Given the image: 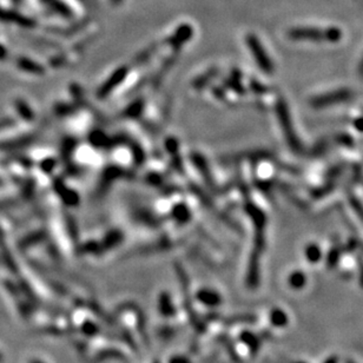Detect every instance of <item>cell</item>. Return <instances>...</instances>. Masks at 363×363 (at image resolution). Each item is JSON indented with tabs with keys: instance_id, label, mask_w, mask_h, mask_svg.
<instances>
[{
	"instance_id": "obj_13",
	"label": "cell",
	"mask_w": 363,
	"mask_h": 363,
	"mask_svg": "<svg viewBox=\"0 0 363 363\" xmlns=\"http://www.w3.org/2000/svg\"><path fill=\"white\" fill-rule=\"evenodd\" d=\"M358 73H359V76H361V77L363 78V59H362V61H361V64H359Z\"/></svg>"
},
{
	"instance_id": "obj_7",
	"label": "cell",
	"mask_w": 363,
	"mask_h": 363,
	"mask_svg": "<svg viewBox=\"0 0 363 363\" xmlns=\"http://www.w3.org/2000/svg\"><path fill=\"white\" fill-rule=\"evenodd\" d=\"M306 257L310 263H317L322 258V250L317 244H309L306 249Z\"/></svg>"
},
{
	"instance_id": "obj_4",
	"label": "cell",
	"mask_w": 363,
	"mask_h": 363,
	"mask_svg": "<svg viewBox=\"0 0 363 363\" xmlns=\"http://www.w3.org/2000/svg\"><path fill=\"white\" fill-rule=\"evenodd\" d=\"M251 47H252L253 53H255L256 59H257V61H258L259 66L262 67V70L268 72V73H269V72H271L273 71L271 61H270L268 56H266V54L264 53V51H263L262 47L259 46V44L256 42V40H252Z\"/></svg>"
},
{
	"instance_id": "obj_5",
	"label": "cell",
	"mask_w": 363,
	"mask_h": 363,
	"mask_svg": "<svg viewBox=\"0 0 363 363\" xmlns=\"http://www.w3.org/2000/svg\"><path fill=\"white\" fill-rule=\"evenodd\" d=\"M288 284H289V287L294 290L303 289L307 284L306 274H304L303 271H301V270L293 271L289 275V279H288Z\"/></svg>"
},
{
	"instance_id": "obj_8",
	"label": "cell",
	"mask_w": 363,
	"mask_h": 363,
	"mask_svg": "<svg viewBox=\"0 0 363 363\" xmlns=\"http://www.w3.org/2000/svg\"><path fill=\"white\" fill-rule=\"evenodd\" d=\"M341 253H342V251H341L340 248H334V249L330 250L329 253H328V257H327L328 268L333 269L337 265L338 261H340Z\"/></svg>"
},
{
	"instance_id": "obj_6",
	"label": "cell",
	"mask_w": 363,
	"mask_h": 363,
	"mask_svg": "<svg viewBox=\"0 0 363 363\" xmlns=\"http://www.w3.org/2000/svg\"><path fill=\"white\" fill-rule=\"evenodd\" d=\"M270 321H271V324L276 328H283L287 327L288 322H289V317L286 311L281 309H274L270 314Z\"/></svg>"
},
{
	"instance_id": "obj_10",
	"label": "cell",
	"mask_w": 363,
	"mask_h": 363,
	"mask_svg": "<svg viewBox=\"0 0 363 363\" xmlns=\"http://www.w3.org/2000/svg\"><path fill=\"white\" fill-rule=\"evenodd\" d=\"M358 270H359V286L363 288V259H358Z\"/></svg>"
},
{
	"instance_id": "obj_14",
	"label": "cell",
	"mask_w": 363,
	"mask_h": 363,
	"mask_svg": "<svg viewBox=\"0 0 363 363\" xmlns=\"http://www.w3.org/2000/svg\"><path fill=\"white\" fill-rule=\"evenodd\" d=\"M345 363H355V362H354V361H351V359H348V361L345 362Z\"/></svg>"
},
{
	"instance_id": "obj_9",
	"label": "cell",
	"mask_w": 363,
	"mask_h": 363,
	"mask_svg": "<svg viewBox=\"0 0 363 363\" xmlns=\"http://www.w3.org/2000/svg\"><path fill=\"white\" fill-rule=\"evenodd\" d=\"M349 202H350V204H351L352 209H354L355 214L357 215L358 217L361 218V221L363 222V204L357 200V198L354 197V196L350 197V201H349Z\"/></svg>"
},
{
	"instance_id": "obj_1",
	"label": "cell",
	"mask_w": 363,
	"mask_h": 363,
	"mask_svg": "<svg viewBox=\"0 0 363 363\" xmlns=\"http://www.w3.org/2000/svg\"><path fill=\"white\" fill-rule=\"evenodd\" d=\"M276 112H277V118H279L281 129L283 131V136L287 140V144L289 145V148L293 150L294 152L297 153V155H301V153L304 152L303 145L301 143V140L297 136L295 131V128H294L292 117H290L289 109H288L287 103L284 101H279L276 104Z\"/></svg>"
},
{
	"instance_id": "obj_2",
	"label": "cell",
	"mask_w": 363,
	"mask_h": 363,
	"mask_svg": "<svg viewBox=\"0 0 363 363\" xmlns=\"http://www.w3.org/2000/svg\"><path fill=\"white\" fill-rule=\"evenodd\" d=\"M290 38L295 40H311V42H338L341 32L338 30L329 29L320 31L317 29H295L289 32Z\"/></svg>"
},
{
	"instance_id": "obj_15",
	"label": "cell",
	"mask_w": 363,
	"mask_h": 363,
	"mask_svg": "<svg viewBox=\"0 0 363 363\" xmlns=\"http://www.w3.org/2000/svg\"><path fill=\"white\" fill-rule=\"evenodd\" d=\"M293 363H304V362H300V361H296V362H293Z\"/></svg>"
},
{
	"instance_id": "obj_12",
	"label": "cell",
	"mask_w": 363,
	"mask_h": 363,
	"mask_svg": "<svg viewBox=\"0 0 363 363\" xmlns=\"http://www.w3.org/2000/svg\"><path fill=\"white\" fill-rule=\"evenodd\" d=\"M323 363H338V359L336 356H331V357H328Z\"/></svg>"
},
{
	"instance_id": "obj_3",
	"label": "cell",
	"mask_w": 363,
	"mask_h": 363,
	"mask_svg": "<svg viewBox=\"0 0 363 363\" xmlns=\"http://www.w3.org/2000/svg\"><path fill=\"white\" fill-rule=\"evenodd\" d=\"M352 96H354V94H352V91L349 90V88H338V90L328 92V94L317 96V97L313 98L310 102V105L315 109L328 108V106L338 104V103L350 101Z\"/></svg>"
},
{
	"instance_id": "obj_11",
	"label": "cell",
	"mask_w": 363,
	"mask_h": 363,
	"mask_svg": "<svg viewBox=\"0 0 363 363\" xmlns=\"http://www.w3.org/2000/svg\"><path fill=\"white\" fill-rule=\"evenodd\" d=\"M355 128L358 130V131L363 132V118H358L355 121Z\"/></svg>"
}]
</instances>
